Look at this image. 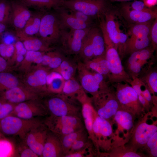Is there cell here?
Wrapping results in <instances>:
<instances>
[{
    "instance_id": "23",
    "label": "cell",
    "mask_w": 157,
    "mask_h": 157,
    "mask_svg": "<svg viewBox=\"0 0 157 157\" xmlns=\"http://www.w3.org/2000/svg\"><path fill=\"white\" fill-rule=\"evenodd\" d=\"M17 35L27 51L45 52L51 49L41 39L27 35L22 30L17 31Z\"/></svg>"
},
{
    "instance_id": "22",
    "label": "cell",
    "mask_w": 157,
    "mask_h": 157,
    "mask_svg": "<svg viewBox=\"0 0 157 157\" xmlns=\"http://www.w3.org/2000/svg\"><path fill=\"white\" fill-rule=\"evenodd\" d=\"M61 93L80 103L88 97L81 84L73 78L65 81Z\"/></svg>"
},
{
    "instance_id": "56",
    "label": "cell",
    "mask_w": 157,
    "mask_h": 157,
    "mask_svg": "<svg viewBox=\"0 0 157 157\" xmlns=\"http://www.w3.org/2000/svg\"><path fill=\"white\" fill-rule=\"evenodd\" d=\"M6 24L0 23V36L6 31Z\"/></svg>"
},
{
    "instance_id": "55",
    "label": "cell",
    "mask_w": 157,
    "mask_h": 157,
    "mask_svg": "<svg viewBox=\"0 0 157 157\" xmlns=\"http://www.w3.org/2000/svg\"><path fill=\"white\" fill-rule=\"evenodd\" d=\"M157 2V0H144L145 5L149 7L156 5Z\"/></svg>"
},
{
    "instance_id": "7",
    "label": "cell",
    "mask_w": 157,
    "mask_h": 157,
    "mask_svg": "<svg viewBox=\"0 0 157 157\" xmlns=\"http://www.w3.org/2000/svg\"><path fill=\"white\" fill-rule=\"evenodd\" d=\"M105 56L109 66V82L112 84L118 83L129 84L132 79L124 69L116 49L113 46H106Z\"/></svg>"
},
{
    "instance_id": "17",
    "label": "cell",
    "mask_w": 157,
    "mask_h": 157,
    "mask_svg": "<svg viewBox=\"0 0 157 157\" xmlns=\"http://www.w3.org/2000/svg\"><path fill=\"white\" fill-rule=\"evenodd\" d=\"M60 20L62 30L82 29L91 28L92 26L71 15L67 10L62 6L54 9Z\"/></svg>"
},
{
    "instance_id": "10",
    "label": "cell",
    "mask_w": 157,
    "mask_h": 157,
    "mask_svg": "<svg viewBox=\"0 0 157 157\" xmlns=\"http://www.w3.org/2000/svg\"><path fill=\"white\" fill-rule=\"evenodd\" d=\"M91 28L70 30L69 31L62 30L60 40L64 51L69 54H79L85 38Z\"/></svg>"
},
{
    "instance_id": "58",
    "label": "cell",
    "mask_w": 157,
    "mask_h": 157,
    "mask_svg": "<svg viewBox=\"0 0 157 157\" xmlns=\"http://www.w3.org/2000/svg\"><path fill=\"white\" fill-rule=\"evenodd\" d=\"M1 133L0 132V136H1Z\"/></svg>"
},
{
    "instance_id": "49",
    "label": "cell",
    "mask_w": 157,
    "mask_h": 157,
    "mask_svg": "<svg viewBox=\"0 0 157 157\" xmlns=\"http://www.w3.org/2000/svg\"><path fill=\"white\" fill-rule=\"evenodd\" d=\"M15 51L12 60H14L16 54H21L24 56L27 52V50L25 48L22 42L20 41H18L14 44Z\"/></svg>"
},
{
    "instance_id": "33",
    "label": "cell",
    "mask_w": 157,
    "mask_h": 157,
    "mask_svg": "<svg viewBox=\"0 0 157 157\" xmlns=\"http://www.w3.org/2000/svg\"><path fill=\"white\" fill-rule=\"evenodd\" d=\"M86 131L84 128L65 135L59 136L63 148V157L67 154L75 141Z\"/></svg>"
},
{
    "instance_id": "3",
    "label": "cell",
    "mask_w": 157,
    "mask_h": 157,
    "mask_svg": "<svg viewBox=\"0 0 157 157\" xmlns=\"http://www.w3.org/2000/svg\"><path fill=\"white\" fill-rule=\"evenodd\" d=\"M43 122L49 131L59 136L85 128L83 119L76 117L48 115Z\"/></svg>"
},
{
    "instance_id": "8",
    "label": "cell",
    "mask_w": 157,
    "mask_h": 157,
    "mask_svg": "<svg viewBox=\"0 0 157 157\" xmlns=\"http://www.w3.org/2000/svg\"><path fill=\"white\" fill-rule=\"evenodd\" d=\"M112 85L116 89L115 93L120 108L132 114L142 110L144 108L139 100L138 94L130 84L118 83Z\"/></svg>"
},
{
    "instance_id": "45",
    "label": "cell",
    "mask_w": 157,
    "mask_h": 157,
    "mask_svg": "<svg viewBox=\"0 0 157 157\" xmlns=\"http://www.w3.org/2000/svg\"><path fill=\"white\" fill-rule=\"evenodd\" d=\"M67 10L71 15L76 17V18L92 26V19L93 17L87 15L80 11Z\"/></svg>"
},
{
    "instance_id": "5",
    "label": "cell",
    "mask_w": 157,
    "mask_h": 157,
    "mask_svg": "<svg viewBox=\"0 0 157 157\" xmlns=\"http://www.w3.org/2000/svg\"><path fill=\"white\" fill-rule=\"evenodd\" d=\"M107 0H64L62 6L70 10L80 11L92 17L104 15L109 10Z\"/></svg>"
},
{
    "instance_id": "46",
    "label": "cell",
    "mask_w": 157,
    "mask_h": 157,
    "mask_svg": "<svg viewBox=\"0 0 157 157\" xmlns=\"http://www.w3.org/2000/svg\"><path fill=\"white\" fill-rule=\"evenodd\" d=\"M157 132L151 137L146 144L150 149L151 155L154 157L157 156Z\"/></svg>"
},
{
    "instance_id": "11",
    "label": "cell",
    "mask_w": 157,
    "mask_h": 157,
    "mask_svg": "<svg viewBox=\"0 0 157 157\" xmlns=\"http://www.w3.org/2000/svg\"><path fill=\"white\" fill-rule=\"evenodd\" d=\"M40 98L16 104L10 115L25 119L46 117L49 115L48 113Z\"/></svg>"
},
{
    "instance_id": "35",
    "label": "cell",
    "mask_w": 157,
    "mask_h": 157,
    "mask_svg": "<svg viewBox=\"0 0 157 157\" xmlns=\"http://www.w3.org/2000/svg\"><path fill=\"white\" fill-rule=\"evenodd\" d=\"M64 0H21L25 5L40 8L55 9L62 6Z\"/></svg>"
},
{
    "instance_id": "25",
    "label": "cell",
    "mask_w": 157,
    "mask_h": 157,
    "mask_svg": "<svg viewBox=\"0 0 157 157\" xmlns=\"http://www.w3.org/2000/svg\"><path fill=\"white\" fill-rule=\"evenodd\" d=\"M88 35L92 45L94 58L105 56L106 45L102 32L98 28L92 27Z\"/></svg>"
},
{
    "instance_id": "9",
    "label": "cell",
    "mask_w": 157,
    "mask_h": 157,
    "mask_svg": "<svg viewBox=\"0 0 157 157\" xmlns=\"http://www.w3.org/2000/svg\"><path fill=\"white\" fill-rule=\"evenodd\" d=\"M62 30L56 13H47L42 16L39 33L41 39L48 46L60 40Z\"/></svg>"
},
{
    "instance_id": "51",
    "label": "cell",
    "mask_w": 157,
    "mask_h": 157,
    "mask_svg": "<svg viewBox=\"0 0 157 157\" xmlns=\"http://www.w3.org/2000/svg\"><path fill=\"white\" fill-rule=\"evenodd\" d=\"M53 52H49L46 54L44 53L41 63L40 65L48 66L49 64L53 55Z\"/></svg>"
},
{
    "instance_id": "32",
    "label": "cell",
    "mask_w": 157,
    "mask_h": 157,
    "mask_svg": "<svg viewBox=\"0 0 157 157\" xmlns=\"http://www.w3.org/2000/svg\"><path fill=\"white\" fill-rule=\"evenodd\" d=\"M17 78L7 72H0V94L19 85Z\"/></svg>"
},
{
    "instance_id": "12",
    "label": "cell",
    "mask_w": 157,
    "mask_h": 157,
    "mask_svg": "<svg viewBox=\"0 0 157 157\" xmlns=\"http://www.w3.org/2000/svg\"><path fill=\"white\" fill-rule=\"evenodd\" d=\"M92 129L98 148H107L108 138L113 133L111 124L108 120L99 116L95 109L93 112Z\"/></svg>"
},
{
    "instance_id": "16",
    "label": "cell",
    "mask_w": 157,
    "mask_h": 157,
    "mask_svg": "<svg viewBox=\"0 0 157 157\" xmlns=\"http://www.w3.org/2000/svg\"><path fill=\"white\" fill-rule=\"evenodd\" d=\"M48 72L44 68L39 67L28 73L25 77L27 87L40 93L47 92V78Z\"/></svg>"
},
{
    "instance_id": "30",
    "label": "cell",
    "mask_w": 157,
    "mask_h": 157,
    "mask_svg": "<svg viewBox=\"0 0 157 157\" xmlns=\"http://www.w3.org/2000/svg\"><path fill=\"white\" fill-rule=\"evenodd\" d=\"M114 116L115 120L122 129L129 131L133 128V118L131 113L119 108Z\"/></svg>"
},
{
    "instance_id": "4",
    "label": "cell",
    "mask_w": 157,
    "mask_h": 157,
    "mask_svg": "<svg viewBox=\"0 0 157 157\" xmlns=\"http://www.w3.org/2000/svg\"><path fill=\"white\" fill-rule=\"evenodd\" d=\"M77 67L81 85L85 92L94 97L100 92L111 88L102 75L91 71L84 64L79 63Z\"/></svg>"
},
{
    "instance_id": "41",
    "label": "cell",
    "mask_w": 157,
    "mask_h": 157,
    "mask_svg": "<svg viewBox=\"0 0 157 157\" xmlns=\"http://www.w3.org/2000/svg\"><path fill=\"white\" fill-rule=\"evenodd\" d=\"M11 5L5 1H0V23L7 24L10 22Z\"/></svg>"
},
{
    "instance_id": "54",
    "label": "cell",
    "mask_w": 157,
    "mask_h": 157,
    "mask_svg": "<svg viewBox=\"0 0 157 157\" xmlns=\"http://www.w3.org/2000/svg\"><path fill=\"white\" fill-rule=\"evenodd\" d=\"M121 156L123 157H141L140 155L135 152H128L123 153L121 155Z\"/></svg>"
},
{
    "instance_id": "19",
    "label": "cell",
    "mask_w": 157,
    "mask_h": 157,
    "mask_svg": "<svg viewBox=\"0 0 157 157\" xmlns=\"http://www.w3.org/2000/svg\"><path fill=\"white\" fill-rule=\"evenodd\" d=\"M63 150L59 136L48 129L42 157H63Z\"/></svg>"
},
{
    "instance_id": "24",
    "label": "cell",
    "mask_w": 157,
    "mask_h": 157,
    "mask_svg": "<svg viewBox=\"0 0 157 157\" xmlns=\"http://www.w3.org/2000/svg\"><path fill=\"white\" fill-rule=\"evenodd\" d=\"M157 131V127L156 125L141 122L135 129L133 135L134 140L137 144L144 145Z\"/></svg>"
},
{
    "instance_id": "42",
    "label": "cell",
    "mask_w": 157,
    "mask_h": 157,
    "mask_svg": "<svg viewBox=\"0 0 157 157\" xmlns=\"http://www.w3.org/2000/svg\"><path fill=\"white\" fill-rule=\"evenodd\" d=\"M91 141L84 147L79 150L66 155L65 157H89L93 156V146Z\"/></svg>"
},
{
    "instance_id": "40",
    "label": "cell",
    "mask_w": 157,
    "mask_h": 157,
    "mask_svg": "<svg viewBox=\"0 0 157 157\" xmlns=\"http://www.w3.org/2000/svg\"><path fill=\"white\" fill-rule=\"evenodd\" d=\"M90 141L91 140L89 139L87 132L86 131L73 143L68 153L66 155L81 149L87 145Z\"/></svg>"
},
{
    "instance_id": "39",
    "label": "cell",
    "mask_w": 157,
    "mask_h": 157,
    "mask_svg": "<svg viewBox=\"0 0 157 157\" xmlns=\"http://www.w3.org/2000/svg\"><path fill=\"white\" fill-rule=\"evenodd\" d=\"M79 54L84 59L85 62L94 58L92 45L88 34L84 40L81 51Z\"/></svg>"
},
{
    "instance_id": "2",
    "label": "cell",
    "mask_w": 157,
    "mask_h": 157,
    "mask_svg": "<svg viewBox=\"0 0 157 157\" xmlns=\"http://www.w3.org/2000/svg\"><path fill=\"white\" fill-rule=\"evenodd\" d=\"M43 122L38 118L25 119L10 115L0 119V132L7 136H18L23 140L33 128Z\"/></svg>"
},
{
    "instance_id": "29",
    "label": "cell",
    "mask_w": 157,
    "mask_h": 157,
    "mask_svg": "<svg viewBox=\"0 0 157 157\" xmlns=\"http://www.w3.org/2000/svg\"><path fill=\"white\" fill-rule=\"evenodd\" d=\"M147 85L150 92L155 103L156 101L157 93V71L151 67L139 77Z\"/></svg>"
},
{
    "instance_id": "36",
    "label": "cell",
    "mask_w": 157,
    "mask_h": 157,
    "mask_svg": "<svg viewBox=\"0 0 157 157\" xmlns=\"http://www.w3.org/2000/svg\"><path fill=\"white\" fill-rule=\"evenodd\" d=\"M76 67L70 61L64 59L60 66L53 71L59 73L66 81L73 78Z\"/></svg>"
},
{
    "instance_id": "37",
    "label": "cell",
    "mask_w": 157,
    "mask_h": 157,
    "mask_svg": "<svg viewBox=\"0 0 157 157\" xmlns=\"http://www.w3.org/2000/svg\"><path fill=\"white\" fill-rule=\"evenodd\" d=\"M42 16L39 15H32L26 23L23 31L30 36L39 33Z\"/></svg>"
},
{
    "instance_id": "50",
    "label": "cell",
    "mask_w": 157,
    "mask_h": 157,
    "mask_svg": "<svg viewBox=\"0 0 157 157\" xmlns=\"http://www.w3.org/2000/svg\"><path fill=\"white\" fill-rule=\"evenodd\" d=\"M144 3L140 1H135L132 3L131 7L133 10L144 11L147 10L149 8L145 7Z\"/></svg>"
},
{
    "instance_id": "13",
    "label": "cell",
    "mask_w": 157,
    "mask_h": 157,
    "mask_svg": "<svg viewBox=\"0 0 157 157\" xmlns=\"http://www.w3.org/2000/svg\"><path fill=\"white\" fill-rule=\"evenodd\" d=\"M48 129L43 123L32 129L23 140L38 157H42Z\"/></svg>"
},
{
    "instance_id": "57",
    "label": "cell",
    "mask_w": 157,
    "mask_h": 157,
    "mask_svg": "<svg viewBox=\"0 0 157 157\" xmlns=\"http://www.w3.org/2000/svg\"><path fill=\"white\" fill-rule=\"evenodd\" d=\"M108 1H129L132 0H107Z\"/></svg>"
},
{
    "instance_id": "27",
    "label": "cell",
    "mask_w": 157,
    "mask_h": 157,
    "mask_svg": "<svg viewBox=\"0 0 157 157\" xmlns=\"http://www.w3.org/2000/svg\"><path fill=\"white\" fill-rule=\"evenodd\" d=\"M84 64L89 69L102 75L105 78H108L109 72V66L105 55L86 61Z\"/></svg>"
},
{
    "instance_id": "18",
    "label": "cell",
    "mask_w": 157,
    "mask_h": 157,
    "mask_svg": "<svg viewBox=\"0 0 157 157\" xmlns=\"http://www.w3.org/2000/svg\"><path fill=\"white\" fill-rule=\"evenodd\" d=\"M11 13L9 22L17 31L22 30L32 15L31 11L22 3L13 2L11 4Z\"/></svg>"
},
{
    "instance_id": "47",
    "label": "cell",
    "mask_w": 157,
    "mask_h": 157,
    "mask_svg": "<svg viewBox=\"0 0 157 157\" xmlns=\"http://www.w3.org/2000/svg\"><path fill=\"white\" fill-rule=\"evenodd\" d=\"M64 60L63 58L60 53L53 52L52 57L48 66L50 68L56 69L60 66Z\"/></svg>"
},
{
    "instance_id": "21",
    "label": "cell",
    "mask_w": 157,
    "mask_h": 157,
    "mask_svg": "<svg viewBox=\"0 0 157 157\" xmlns=\"http://www.w3.org/2000/svg\"><path fill=\"white\" fill-rule=\"evenodd\" d=\"M129 84L136 92L144 108H148L153 103L154 104L152 96L148 87L139 78L132 79Z\"/></svg>"
},
{
    "instance_id": "15",
    "label": "cell",
    "mask_w": 157,
    "mask_h": 157,
    "mask_svg": "<svg viewBox=\"0 0 157 157\" xmlns=\"http://www.w3.org/2000/svg\"><path fill=\"white\" fill-rule=\"evenodd\" d=\"M107 12L99 17L100 26L106 46L113 47L117 50L119 46L118 32L114 17Z\"/></svg>"
},
{
    "instance_id": "14",
    "label": "cell",
    "mask_w": 157,
    "mask_h": 157,
    "mask_svg": "<svg viewBox=\"0 0 157 157\" xmlns=\"http://www.w3.org/2000/svg\"><path fill=\"white\" fill-rule=\"evenodd\" d=\"M43 93L36 92L26 86L20 85L0 94V97L6 102L16 104L40 98Z\"/></svg>"
},
{
    "instance_id": "43",
    "label": "cell",
    "mask_w": 157,
    "mask_h": 157,
    "mask_svg": "<svg viewBox=\"0 0 157 157\" xmlns=\"http://www.w3.org/2000/svg\"><path fill=\"white\" fill-rule=\"evenodd\" d=\"M18 146L17 150L19 156L21 157H38L35 154L22 140V142Z\"/></svg>"
},
{
    "instance_id": "20",
    "label": "cell",
    "mask_w": 157,
    "mask_h": 157,
    "mask_svg": "<svg viewBox=\"0 0 157 157\" xmlns=\"http://www.w3.org/2000/svg\"><path fill=\"white\" fill-rule=\"evenodd\" d=\"M81 115L85 128L89 139L98 150L92 129L93 112L94 110L91 103L90 98H89L81 103Z\"/></svg>"
},
{
    "instance_id": "26",
    "label": "cell",
    "mask_w": 157,
    "mask_h": 157,
    "mask_svg": "<svg viewBox=\"0 0 157 157\" xmlns=\"http://www.w3.org/2000/svg\"><path fill=\"white\" fill-rule=\"evenodd\" d=\"M127 17L130 22L139 24L149 22L151 20L156 17V11H153L149 9L144 11H140L126 9Z\"/></svg>"
},
{
    "instance_id": "28",
    "label": "cell",
    "mask_w": 157,
    "mask_h": 157,
    "mask_svg": "<svg viewBox=\"0 0 157 157\" xmlns=\"http://www.w3.org/2000/svg\"><path fill=\"white\" fill-rule=\"evenodd\" d=\"M65 80L58 73L53 71L48 73L47 78V92L53 94L61 93Z\"/></svg>"
},
{
    "instance_id": "52",
    "label": "cell",
    "mask_w": 157,
    "mask_h": 157,
    "mask_svg": "<svg viewBox=\"0 0 157 157\" xmlns=\"http://www.w3.org/2000/svg\"><path fill=\"white\" fill-rule=\"evenodd\" d=\"M15 51L14 44H10L7 45L6 53L5 59L7 61L9 60L13 57Z\"/></svg>"
},
{
    "instance_id": "44",
    "label": "cell",
    "mask_w": 157,
    "mask_h": 157,
    "mask_svg": "<svg viewBox=\"0 0 157 157\" xmlns=\"http://www.w3.org/2000/svg\"><path fill=\"white\" fill-rule=\"evenodd\" d=\"M16 104L6 102L0 107V119L10 115Z\"/></svg>"
},
{
    "instance_id": "38",
    "label": "cell",
    "mask_w": 157,
    "mask_h": 157,
    "mask_svg": "<svg viewBox=\"0 0 157 157\" xmlns=\"http://www.w3.org/2000/svg\"><path fill=\"white\" fill-rule=\"evenodd\" d=\"M151 26L150 22L135 24L130 29L131 37L128 39L131 40L149 36Z\"/></svg>"
},
{
    "instance_id": "48",
    "label": "cell",
    "mask_w": 157,
    "mask_h": 157,
    "mask_svg": "<svg viewBox=\"0 0 157 157\" xmlns=\"http://www.w3.org/2000/svg\"><path fill=\"white\" fill-rule=\"evenodd\" d=\"M151 41V42L152 47L154 50L157 48V18L151 26L150 33Z\"/></svg>"
},
{
    "instance_id": "1",
    "label": "cell",
    "mask_w": 157,
    "mask_h": 157,
    "mask_svg": "<svg viewBox=\"0 0 157 157\" xmlns=\"http://www.w3.org/2000/svg\"><path fill=\"white\" fill-rule=\"evenodd\" d=\"M40 99L49 115L72 116L82 119L80 103L67 97L61 93L45 92Z\"/></svg>"
},
{
    "instance_id": "6",
    "label": "cell",
    "mask_w": 157,
    "mask_h": 157,
    "mask_svg": "<svg viewBox=\"0 0 157 157\" xmlns=\"http://www.w3.org/2000/svg\"><path fill=\"white\" fill-rule=\"evenodd\" d=\"M91 99L97 115L106 119L114 116L120 107L115 92L111 88L100 92Z\"/></svg>"
},
{
    "instance_id": "31",
    "label": "cell",
    "mask_w": 157,
    "mask_h": 157,
    "mask_svg": "<svg viewBox=\"0 0 157 157\" xmlns=\"http://www.w3.org/2000/svg\"><path fill=\"white\" fill-rule=\"evenodd\" d=\"M150 38L148 36L128 39L125 48V54H131L149 47L150 43Z\"/></svg>"
},
{
    "instance_id": "34",
    "label": "cell",
    "mask_w": 157,
    "mask_h": 157,
    "mask_svg": "<svg viewBox=\"0 0 157 157\" xmlns=\"http://www.w3.org/2000/svg\"><path fill=\"white\" fill-rule=\"evenodd\" d=\"M44 52L27 51L24 60L21 62V69L24 70H28L31 65L33 63L40 65L42 62Z\"/></svg>"
},
{
    "instance_id": "53",
    "label": "cell",
    "mask_w": 157,
    "mask_h": 157,
    "mask_svg": "<svg viewBox=\"0 0 157 157\" xmlns=\"http://www.w3.org/2000/svg\"><path fill=\"white\" fill-rule=\"evenodd\" d=\"M8 66L7 61L0 55V72H7Z\"/></svg>"
}]
</instances>
